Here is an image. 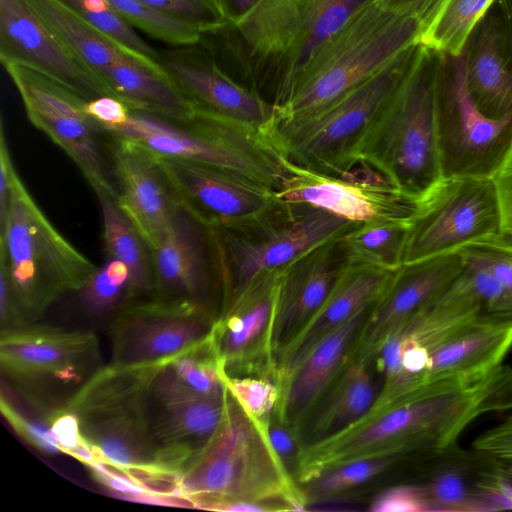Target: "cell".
I'll return each instance as SVG.
<instances>
[{
  "label": "cell",
  "mask_w": 512,
  "mask_h": 512,
  "mask_svg": "<svg viewBox=\"0 0 512 512\" xmlns=\"http://www.w3.org/2000/svg\"><path fill=\"white\" fill-rule=\"evenodd\" d=\"M446 55L420 43L416 58L357 147L351 163L365 165L405 194L422 200L443 178L436 102L448 70Z\"/></svg>",
  "instance_id": "1"
},
{
  "label": "cell",
  "mask_w": 512,
  "mask_h": 512,
  "mask_svg": "<svg viewBox=\"0 0 512 512\" xmlns=\"http://www.w3.org/2000/svg\"><path fill=\"white\" fill-rule=\"evenodd\" d=\"M193 508L220 511L231 502H282L306 510L308 499L272 449L263 425L231 394L227 416L206 447L180 474Z\"/></svg>",
  "instance_id": "2"
},
{
  "label": "cell",
  "mask_w": 512,
  "mask_h": 512,
  "mask_svg": "<svg viewBox=\"0 0 512 512\" xmlns=\"http://www.w3.org/2000/svg\"><path fill=\"white\" fill-rule=\"evenodd\" d=\"M0 266L24 324L37 322L62 297L78 293L98 268L51 223L17 171L0 220Z\"/></svg>",
  "instance_id": "3"
},
{
  "label": "cell",
  "mask_w": 512,
  "mask_h": 512,
  "mask_svg": "<svg viewBox=\"0 0 512 512\" xmlns=\"http://www.w3.org/2000/svg\"><path fill=\"white\" fill-rule=\"evenodd\" d=\"M421 35L415 19L373 0L316 52L279 115L299 117L330 105L419 44Z\"/></svg>",
  "instance_id": "4"
},
{
  "label": "cell",
  "mask_w": 512,
  "mask_h": 512,
  "mask_svg": "<svg viewBox=\"0 0 512 512\" xmlns=\"http://www.w3.org/2000/svg\"><path fill=\"white\" fill-rule=\"evenodd\" d=\"M419 44L330 105L299 117L278 116L266 136L288 162L342 175L352 167L358 143L410 70Z\"/></svg>",
  "instance_id": "5"
},
{
  "label": "cell",
  "mask_w": 512,
  "mask_h": 512,
  "mask_svg": "<svg viewBox=\"0 0 512 512\" xmlns=\"http://www.w3.org/2000/svg\"><path fill=\"white\" fill-rule=\"evenodd\" d=\"M166 360L102 365L62 408L77 420L95 461L122 469L155 465L147 415L153 381Z\"/></svg>",
  "instance_id": "6"
},
{
  "label": "cell",
  "mask_w": 512,
  "mask_h": 512,
  "mask_svg": "<svg viewBox=\"0 0 512 512\" xmlns=\"http://www.w3.org/2000/svg\"><path fill=\"white\" fill-rule=\"evenodd\" d=\"M101 133L133 141L157 157L241 174L274 191L284 171L282 156L264 134L199 110L186 124L131 110L123 126Z\"/></svg>",
  "instance_id": "7"
},
{
  "label": "cell",
  "mask_w": 512,
  "mask_h": 512,
  "mask_svg": "<svg viewBox=\"0 0 512 512\" xmlns=\"http://www.w3.org/2000/svg\"><path fill=\"white\" fill-rule=\"evenodd\" d=\"M356 224L320 208L287 204L272 219L250 228L208 229L220 292L218 311L263 273L284 270Z\"/></svg>",
  "instance_id": "8"
},
{
  "label": "cell",
  "mask_w": 512,
  "mask_h": 512,
  "mask_svg": "<svg viewBox=\"0 0 512 512\" xmlns=\"http://www.w3.org/2000/svg\"><path fill=\"white\" fill-rule=\"evenodd\" d=\"M101 366L91 331L37 322L0 331L2 378L44 415L62 409Z\"/></svg>",
  "instance_id": "9"
},
{
  "label": "cell",
  "mask_w": 512,
  "mask_h": 512,
  "mask_svg": "<svg viewBox=\"0 0 512 512\" xmlns=\"http://www.w3.org/2000/svg\"><path fill=\"white\" fill-rule=\"evenodd\" d=\"M310 0H260L240 22L206 34L218 39L223 66L235 80L282 105L301 72Z\"/></svg>",
  "instance_id": "10"
},
{
  "label": "cell",
  "mask_w": 512,
  "mask_h": 512,
  "mask_svg": "<svg viewBox=\"0 0 512 512\" xmlns=\"http://www.w3.org/2000/svg\"><path fill=\"white\" fill-rule=\"evenodd\" d=\"M503 231L494 178H442L409 222L403 264L461 248Z\"/></svg>",
  "instance_id": "11"
},
{
  "label": "cell",
  "mask_w": 512,
  "mask_h": 512,
  "mask_svg": "<svg viewBox=\"0 0 512 512\" xmlns=\"http://www.w3.org/2000/svg\"><path fill=\"white\" fill-rule=\"evenodd\" d=\"M436 138L444 178H494L512 143V115L489 118L473 101L463 53L451 58L438 88Z\"/></svg>",
  "instance_id": "12"
},
{
  "label": "cell",
  "mask_w": 512,
  "mask_h": 512,
  "mask_svg": "<svg viewBox=\"0 0 512 512\" xmlns=\"http://www.w3.org/2000/svg\"><path fill=\"white\" fill-rule=\"evenodd\" d=\"M16 87L27 118L77 165L95 195L118 197L113 170L99 141L86 100L59 82L19 63L2 64Z\"/></svg>",
  "instance_id": "13"
},
{
  "label": "cell",
  "mask_w": 512,
  "mask_h": 512,
  "mask_svg": "<svg viewBox=\"0 0 512 512\" xmlns=\"http://www.w3.org/2000/svg\"><path fill=\"white\" fill-rule=\"evenodd\" d=\"M157 158L179 204L207 229L250 228L287 206L273 189L241 174L187 160Z\"/></svg>",
  "instance_id": "14"
},
{
  "label": "cell",
  "mask_w": 512,
  "mask_h": 512,
  "mask_svg": "<svg viewBox=\"0 0 512 512\" xmlns=\"http://www.w3.org/2000/svg\"><path fill=\"white\" fill-rule=\"evenodd\" d=\"M283 167L275 190L280 201L320 208L353 223L411 220L421 202L365 165H355L342 175L306 169L284 158Z\"/></svg>",
  "instance_id": "15"
},
{
  "label": "cell",
  "mask_w": 512,
  "mask_h": 512,
  "mask_svg": "<svg viewBox=\"0 0 512 512\" xmlns=\"http://www.w3.org/2000/svg\"><path fill=\"white\" fill-rule=\"evenodd\" d=\"M216 316L199 303L155 294L125 302L111 316V362L168 359L207 339Z\"/></svg>",
  "instance_id": "16"
},
{
  "label": "cell",
  "mask_w": 512,
  "mask_h": 512,
  "mask_svg": "<svg viewBox=\"0 0 512 512\" xmlns=\"http://www.w3.org/2000/svg\"><path fill=\"white\" fill-rule=\"evenodd\" d=\"M282 272L263 273L219 309L209 339L226 376L278 375L272 337Z\"/></svg>",
  "instance_id": "17"
},
{
  "label": "cell",
  "mask_w": 512,
  "mask_h": 512,
  "mask_svg": "<svg viewBox=\"0 0 512 512\" xmlns=\"http://www.w3.org/2000/svg\"><path fill=\"white\" fill-rule=\"evenodd\" d=\"M194 47H181L160 56L161 64L173 82L196 110L266 136L279 116V106L230 76L213 53Z\"/></svg>",
  "instance_id": "18"
},
{
  "label": "cell",
  "mask_w": 512,
  "mask_h": 512,
  "mask_svg": "<svg viewBox=\"0 0 512 512\" xmlns=\"http://www.w3.org/2000/svg\"><path fill=\"white\" fill-rule=\"evenodd\" d=\"M0 60L2 64L19 63L41 72L86 101L112 96L26 0H0Z\"/></svg>",
  "instance_id": "19"
},
{
  "label": "cell",
  "mask_w": 512,
  "mask_h": 512,
  "mask_svg": "<svg viewBox=\"0 0 512 512\" xmlns=\"http://www.w3.org/2000/svg\"><path fill=\"white\" fill-rule=\"evenodd\" d=\"M105 136L118 189L116 201L151 249L169 229L181 205L157 156L128 139Z\"/></svg>",
  "instance_id": "20"
},
{
  "label": "cell",
  "mask_w": 512,
  "mask_h": 512,
  "mask_svg": "<svg viewBox=\"0 0 512 512\" xmlns=\"http://www.w3.org/2000/svg\"><path fill=\"white\" fill-rule=\"evenodd\" d=\"M464 266L459 251L398 268L369 311L354 345L352 358L372 361L385 338L413 312L434 300Z\"/></svg>",
  "instance_id": "21"
},
{
  "label": "cell",
  "mask_w": 512,
  "mask_h": 512,
  "mask_svg": "<svg viewBox=\"0 0 512 512\" xmlns=\"http://www.w3.org/2000/svg\"><path fill=\"white\" fill-rule=\"evenodd\" d=\"M150 252L155 295L196 302L218 313L212 299L218 283L208 229L182 206Z\"/></svg>",
  "instance_id": "22"
},
{
  "label": "cell",
  "mask_w": 512,
  "mask_h": 512,
  "mask_svg": "<svg viewBox=\"0 0 512 512\" xmlns=\"http://www.w3.org/2000/svg\"><path fill=\"white\" fill-rule=\"evenodd\" d=\"M373 305L362 308L319 340L281 379L276 417L298 440L303 426L351 359L359 332Z\"/></svg>",
  "instance_id": "23"
},
{
  "label": "cell",
  "mask_w": 512,
  "mask_h": 512,
  "mask_svg": "<svg viewBox=\"0 0 512 512\" xmlns=\"http://www.w3.org/2000/svg\"><path fill=\"white\" fill-rule=\"evenodd\" d=\"M468 91L489 118L512 115V14L495 0L464 47Z\"/></svg>",
  "instance_id": "24"
},
{
  "label": "cell",
  "mask_w": 512,
  "mask_h": 512,
  "mask_svg": "<svg viewBox=\"0 0 512 512\" xmlns=\"http://www.w3.org/2000/svg\"><path fill=\"white\" fill-rule=\"evenodd\" d=\"M230 398L228 389L223 395L185 402H149L147 438L154 464L181 474L223 424Z\"/></svg>",
  "instance_id": "25"
},
{
  "label": "cell",
  "mask_w": 512,
  "mask_h": 512,
  "mask_svg": "<svg viewBox=\"0 0 512 512\" xmlns=\"http://www.w3.org/2000/svg\"><path fill=\"white\" fill-rule=\"evenodd\" d=\"M348 260L339 238L300 257L282 272L272 346L278 354L324 303Z\"/></svg>",
  "instance_id": "26"
},
{
  "label": "cell",
  "mask_w": 512,
  "mask_h": 512,
  "mask_svg": "<svg viewBox=\"0 0 512 512\" xmlns=\"http://www.w3.org/2000/svg\"><path fill=\"white\" fill-rule=\"evenodd\" d=\"M396 270L348 263L322 306L276 357L279 381L328 333L364 307L373 305Z\"/></svg>",
  "instance_id": "27"
},
{
  "label": "cell",
  "mask_w": 512,
  "mask_h": 512,
  "mask_svg": "<svg viewBox=\"0 0 512 512\" xmlns=\"http://www.w3.org/2000/svg\"><path fill=\"white\" fill-rule=\"evenodd\" d=\"M511 347V326L486 321L468 324L427 351L418 393L441 381L481 379L503 364Z\"/></svg>",
  "instance_id": "28"
},
{
  "label": "cell",
  "mask_w": 512,
  "mask_h": 512,
  "mask_svg": "<svg viewBox=\"0 0 512 512\" xmlns=\"http://www.w3.org/2000/svg\"><path fill=\"white\" fill-rule=\"evenodd\" d=\"M97 76L111 95L130 110L179 124L188 123L195 115L194 104L159 62L143 59L120 61L104 67Z\"/></svg>",
  "instance_id": "29"
},
{
  "label": "cell",
  "mask_w": 512,
  "mask_h": 512,
  "mask_svg": "<svg viewBox=\"0 0 512 512\" xmlns=\"http://www.w3.org/2000/svg\"><path fill=\"white\" fill-rule=\"evenodd\" d=\"M370 366V360H349L303 426L300 446L331 436L370 411L378 395Z\"/></svg>",
  "instance_id": "30"
},
{
  "label": "cell",
  "mask_w": 512,
  "mask_h": 512,
  "mask_svg": "<svg viewBox=\"0 0 512 512\" xmlns=\"http://www.w3.org/2000/svg\"><path fill=\"white\" fill-rule=\"evenodd\" d=\"M429 480L420 485L428 511H491L481 498L480 481L499 462L475 449L457 447L440 453Z\"/></svg>",
  "instance_id": "31"
},
{
  "label": "cell",
  "mask_w": 512,
  "mask_h": 512,
  "mask_svg": "<svg viewBox=\"0 0 512 512\" xmlns=\"http://www.w3.org/2000/svg\"><path fill=\"white\" fill-rule=\"evenodd\" d=\"M227 390L224 368L208 337L165 361L153 381L150 403L185 402Z\"/></svg>",
  "instance_id": "32"
},
{
  "label": "cell",
  "mask_w": 512,
  "mask_h": 512,
  "mask_svg": "<svg viewBox=\"0 0 512 512\" xmlns=\"http://www.w3.org/2000/svg\"><path fill=\"white\" fill-rule=\"evenodd\" d=\"M65 46L96 75L116 62L143 59L160 62L119 44L78 15L64 0H26Z\"/></svg>",
  "instance_id": "33"
},
{
  "label": "cell",
  "mask_w": 512,
  "mask_h": 512,
  "mask_svg": "<svg viewBox=\"0 0 512 512\" xmlns=\"http://www.w3.org/2000/svg\"><path fill=\"white\" fill-rule=\"evenodd\" d=\"M96 196L102 216L106 256L121 261L129 271L130 285L125 302L154 295L149 247L122 212L116 198L107 193H98Z\"/></svg>",
  "instance_id": "34"
},
{
  "label": "cell",
  "mask_w": 512,
  "mask_h": 512,
  "mask_svg": "<svg viewBox=\"0 0 512 512\" xmlns=\"http://www.w3.org/2000/svg\"><path fill=\"white\" fill-rule=\"evenodd\" d=\"M410 220L356 224L339 237L348 263L397 270L403 264Z\"/></svg>",
  "instance_id": "35"
},
{
  "label": "cell",
  "mask_w": 512,
  "mask_h": 512,
  "mask_svg": "<svg viewBox=\"0 0 512 512\" xmlns=\"http://www.w3.org/2000/svg\"><path fill=\"white\" fill-rule=\"evenodd\" d=\"M495 0H448L420 43L450 58L460 56L472 31Z\"/></svg>",
  "instance_id": "36"
},
{
  "label": "cell",
  "mask_w": 512,
  "mask_h": 512,
  "mask_svg": "<svg viewBox=\"0 0 512 512\" xmlns=\"http://www.w3.org/2000/svg\"><path fill=\"white\" fill-rule=\"evenodd\" d=\"M130 26L148 36L176 47H190L202 40L193 23L156 10L139 0H106Z\"/></svg>",
  "instance_id": "37"
},
{
  "label": "cell",
  "mask_w": 512,
  "mask_h": 512,
  "mask_svg": "<svg viewBox=\"0 0 512 512\" xmlns=\"http://www.w3.org/2000/svg\"><path fill=\"white\" fill-rule=\"evenodd\" d=\"M130 275L125 264L106 256L87 284L77 293L83 309L94 316H112L126 301Z\"/></svg>",
  "instance_id": "38"
},
{
  "label": "cell",
  "mask_w": 512,
  "mask_h": 512,
  "mask_svg": "<svg viewBox=\"0 0 512 512\" xmlns=\"http://www.w3.org/2000/svg\"><path fill=\"white\" fill-rule=\"evenodd\" d=\"M226 385L246 414L259 424L276 414L281 395L276 374L226 376Z\"/></svg>",
  "instance_id": "39"
},
{
  "label": "cell",
  "mask_w": 512,
  "mask_h": 512,
  "mask_svg": "<svg viewBox=\"0 0 512 512\" xmlns=\"http://www.w3.org/2000/svg\"><path fill=\"white\" fill-rule=\"evenodd\" d=\"M78 15L119 44L148 58L161 61L160 55L135 29L119 16L106 0H64Z\"/></svg>",
  "instance_id": "40"
},
{
  "label": "cell",
  "mask_w": 512,
  "mask_h": 512,
  "mask_svg": "<svg viewBox=\"0 0 512 512\" xmlns=\"http://www.w3.org/2000/svg\"><path fill=\"white\" fill-rule=\"evenodd\" d=\"M396 457L354 460L334 467L311 481L313 500L324 499L359 486L385 471Z\"/></svg>",
  "instance_id": "41"
},
{
  "label": "cell",
  "mask_w": 512,
  "mask_h": 512,
  "mask_svg": "<svg viewBox=\"0 0 512 512\" xmlns=\"http://www.w3.org/2000/svg\"><path fill=\"white\" fill-rule=\"evenodd\" d=\"M463 261L477 265L512 291V231L475 241L459 250Z\"/></svg>",
  "instance_id": "42"
},
{
  "label": "cell",
  "mask_w": 512,
  "mask_h": 512,
  "mask_svg": "<svg viewBox=\"0 0 512 512\" xmlns=\"http://www.w3.org/2000/svg\"><path fill=\"white\" fill-rule=\"evenodd\" d=\"M142 3L196 25L202 34L215 32L229 21L220 0H139Z\"/></svg>",
  "instance_id": "43"
},
{
  "label": "cell",
  "mask_w": 512,
  "mask_h": 512,
  "mask_svg": "<svg viewBox=\"0 0 512 512\" xmlns=\"http://www.w3.org/2000/svg\"><path fill=\"white\" fill-rule=\"evenodd\" d=\"M1 412L14 429L30 444L45 453L62 452L46 415L40 418L27 416L12 404L2 393Z\"/></svg>",
  "instance_id": "44"
},
{
  "label": "cell",
  "mask_w": 512,
  "mask_h": 512,
  "mask_svg": "<svg viewBox=\"0 0 512 512\" xmlns=\"http://www.w3.org/2000/svg\"><path fill=\"white\" fill-rule=\"evenodd\" d=\"M371 512H428L420 485H397L381 491L371 502Z\"/></svg>",
  "instance_id": "45"
},
{
  "label": "cell",
  "mask_w": 512,
  "mask_h": 512,
  "mask_svg": "<svg viewBox=\"0 0 512 512\" xmlns=\"http://www.w3.org/2000/svg\"><path fill=\"white\" fill-rule=\"evenodd\" d=\"M261 425L278 458L291 475L295 474L301 447L297 436L277 419L276 414Z\"/></svg>",
  "instance_id": "46"
},
{
  "label": "cell",
  "mask_w": 512,
  "mask_h": 512,
  "mask_svg": "<svg viewBox=\"0 0 512 512\" xmlns=\"http://www.w3.org/2000/svg\"><path fill=\"white\" fill-rule=\"evenodd\" d=\"M472 448L498 460L512 463V414L472 442Z\"/></svg>",
  "instance_id": "47"
},
{
  "label": "cell",
  "mask_w": 512,
  "mask_h": 512,
  "mask_svg": "<svg viewBox=\"0 0 512 512\" xmlns=\"http://www.w3.org/2000/svg\"><path fill=\"white\" fill-rule=\"evenodd\" d=\"M85 111L100 132L115 130L129 119L131 110L113 96H101L85 103Z\"/></svg>",
  "instance_id": "48"
},
{
  "label": "cell",
  "mask_w": 512,
  "mask_h": 512,
  "mask_svg": "<svg viewBox=\"0 0 512 512\" xmlns=\"http://www.w3.org/2000/svg\"><path fill=\"white\" fill-rule=\"evenodd\" d=\"M383 7L415 19L422 34L430 27L448 0H376ZM422 36V35H421Z\"/></svg>",
  "instance_id": "49"
},
{
  "label": "cell",
  "mask_w": 512,
  "mask_h": 512,
  "mask_svg": "<svg viewBox=\"0 0 512 512\" xmlns=\"http://www.w3.org/2000/svg\"><path fill=\"white\" fill-rule=\"evenodd\" d=\"M494 181L500 199L503 230L512 231V143Z\"/></svg>",
  "instance_id": "50"
},
{
  "label": "cell",
  "mask_w": 512,
  "mask_h": 512,
  "mask_svg": "<svg viewBox=\"0 0 512 512\" xmlns=\"http://www.w3.org/2000/svg\"><path fill=\"white\" fill-rule=\"evenodd\" d=\"M16 168L13 164L8 142L6 140V134L4 129V123L0 121V220L4 217L8 202L10 198V192L12 182Z\"/></svg>",
  "instance_id": "51"
},
{
  "label": "cell",
  "mask_w": 512,
  "mask_h": 512,
  "mask_svg": "<svg viewBox=\"0 0 512 512\" xmlns=\"http://www.w3.org/2000/svg\"><path fill=\"white\" fill-rule=\"evenodd\" d=\"M24 325L14 301L9 279L0 266V331Z\"/></svg>",
  "instance_id": "52"
},
{
  "label": "cell",
  "mask_w": 512,
  "mask_h": 512,
  "mask_svg": "<svg viewBox=\"0 0 512 512\" xmlns=\"http://www.w3.org/2000/svg\"><path fill=\"white\" fill-rule=\"evenodd\" d=\"M229 25L236 24L245 18L260 0H220Z\"/></svg>",
  "instance_id": "53"
}]
</instances>
